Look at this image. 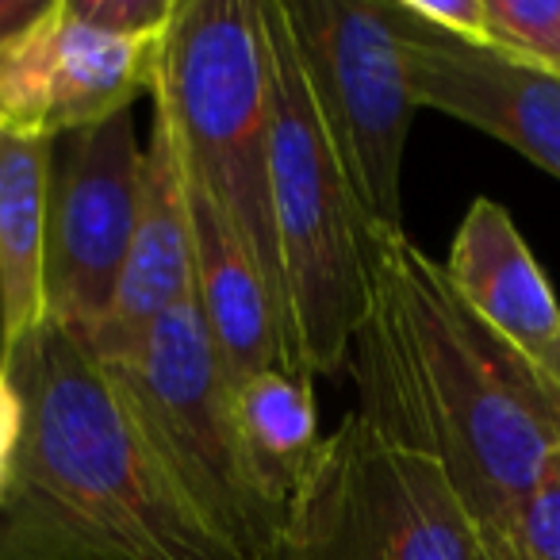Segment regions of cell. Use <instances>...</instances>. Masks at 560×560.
Masks as SVG:
<instances>
[{"mask_svg": "<svg viewBox=\"0 0 560 560\" xmlns=\"http://www.w3.org/2000/svg\"><path fill=\"white\" fill-rule=\"evenodd\" d=\"M358 415L430 457L488 549L560 460V388L480 319L404 226L369 231Z\"/></svg>", "mask_w": 560, "mask_h": 560, "instance_id": "obj_1", "label": "cell"}, {"mask_svg": "<svg viewBox=\"0 0 560 560\" xmlns=\"http://www.w3.org/2000/svg\"><path fill=\"white\" fill-rule=\"evenodd\" d=\"M0 369L24 404L0 560H246L180 499L81 330L47 319Z\"/></svg>", "mask_w": 560, "mask_h": 560, "instance_id": "obj_2", "label": "cell"}, {"mask_svg": "<svg viewBox=\"0 0 560 560\" xmlns=\"http://www.w3.org/2000/svg\"><path fill=\"white\" fill-rule=\"evenodd\" d=\"M269 47V200L289 369L304 381L350 361L369 312V223L323 131L280 0H261Z\"/></svg>", "mask_w": 560, "mask_h": 560, "instance_id": "obj_3", "label": "cell"}, {"mask_svg": "<svg viewBox=\"0 0 560 560\" xmlns=\"http://www.w3.org/2000/svg\"><path fill=\"white\" fill-rule=\"evenodd\" d=\"M150 96L185 173L223 211L284 319L269 200V47L261 0H180Z\"/></svg>", "mask_w": 560, "mask_h": 560, "instance_id": "obj_4", "label": "cell"}, {"mask_svg": "<svg viewBox=\"0 0 560 560\" xmlns=\"http://www.w3.org/2000/svg\"><path fill=\"white\" fill-rule=\"evenodd\" d=\"M147 450L188 506L246 560H261L289 506L265 488L211 353L196 300L173 307L119 358L104 361Z\"/></svg>", "mask_w": 560, "mask_h": 560, "instance_id": "obj_5", "label": "cell"}, {"mask_svg": "<svg viewBox=\"0 0 560 560\" xmlns=\"http://www.w3.org/2000/svg\"><path fill=\"white\" fill-rule=\"evenodd\" d=\"M261 560H483L445 472L358 411L327 434Z\"/></svg>", "mask_w": 560, "mask_h": 560, "instance_id": "obj_6", "label": "cell"}, {"mask_svg": "<svg viewBox=\"0 0 560 560\" xmlns=\"http://www.w3.org/2000/svg\"><path fill=\"white\" fill-rule=\"evenodd\" d=\"M323 131L369 231L404 226V150L415 96L396 0H280Z\"/></svg>", "mask_w": 560, "mask_h": 560, "instance_id": "obj_7", "label": "cell"}, {"mask_svg": "<svg viewBox=\"0 0 560 560\" xmlns=\"http://www.w3.org/2000/svg\"><path fill=\"white\" fill-rule=\"evenodd\" d=\"M142 147L131 108L70 135L62 170L50 180L47 319L93 335L116 304L135 219Z\"/></svg>", "mask_w": 560, "mask_h": 560, "instance_id": "obj_8", "label": "cell"}, {"mask_svg": "<svg viewBox=\"0 0 560 560\" xmlns=\"http://www.w3.org/2000/svg\"><path fill=\"white\" fill-rule=\"evenodd\" d=\"M165 35L124 39L73 16L66 0L0 55V127L20 135L85 131L150 93Z\"/></svg>", "mask_w": 560, "mask_h": 560, "instance_id": "obj_9", "label": "cell"}, {"mask_svg": "<svg viewBox=\"0 0 560 560\" xmlns=\"http://www.w3.org/2000/svg\"><path fill=\"white\" fill-rule=\"evenodd\" d=\"M407 78L415 108H434L491 135L560 180V78L491 43L434 35L404 16Z\"/></svg>", "mask_w": 560, "mask_h": 560, "instance_id": "obj_10", "label": "cell"}, {"mask_svg": "<svg viewBox=\"0 0 560 560\" xmlns=\"http://www.w3.org/2000/svg\"><path fill=\"white\" fill-rule=\"evenodd\" d=\"M188 300H196V254L185 165L177 158L170 127L154 116L150 142L142 147L139 219H135L116 304H112L108 319L89 335V346L101 361L119 358L158 319H165L173 307L188 304Z\"/></svg>", "mask_w": 560, "mask_h": 560, "instance_id": "obj_11", "label": "cell"}, {"mask_svg": "<svg viewBox=\"0 0 560 560\" xmlns=\"http://www.w3.org/2000/svg\"><path fill=\"white\" fill-rule=\"evenodd\" d=\"M180 158V154H177ZM188 219L196 254V312L226 384H242L269 369H289V338L261 269L211 196L185 173ZM292 373V369H289Z\"/></svg>", "mask_w": 560, "mask_h": 560, "instance_id": "obj_12", "label": "cell"}, {"mask_svg": "<svg viewBox=\"0 0 560 560\" xmlns=\"http://www.w3.org/2000/svg\"><path fill=\"white\" fill-rule=\"evenodd\" d=\"M445 277L488 327L541 365L560 338V304L545 269L499 200L476 196L453 234Z\"/></svg>", "mask_w": 560, "mask_h": 560, "instance_id": "obj_13", "label": "cell"}, {"mask_svg": "<svg viewBox=\"0 0 560 560\" xmlns=\"http://www.w3.org/2000/svg\"><path fill=\"white\" fill-rule=\"evenodd\" d=\"M55 142L0 127V361L47 323Z\"/></svg>", "mask_w": 560, "mask_h": 560, "instance_id": "obj_14", "label": "cell"}, {"mask_svg": "<svg viewBox=\"0 0 560 560\" xmlns=\"http://www.w3.org/2000/svg\"><path fill=\"white\" fill-rule=\"evenodd\" d=\"M231 404L238 434L265 488L289 506L296 483L327 442V434H319V404L312 381L289 369H269L234 384Z\"/></svg>", "mask_w": 560, "mask_h": 560, "instance_id": "obj_15", "label": "cell"}, {"mask_svg": "<svg viewBox=\"0 0 560 560\" xmlns=\"http://www.w3.org/2000/svg\"><path fill=\"white\" fill-rule=\"evenodd\" d=\"M488 43L560 78V0H488Z\"/></svg>", "mask_w": 560, "mask_h": 560, "instance_id": "obj_16", "label": "cell"}, {"mask_svg": "<svg viewBox=\"0 0 560 560\" xmlns=\"http://www.w3.org/2000/svg\"><path fill=\"white\" fill-rule=\"evenodd\" d=\"M483 560H560V460L483 549Z\"/></svg>", "mask_w": 560, "mask_h": 560, "instance_id": "obj_17", "label": "cell"}, {"mask_svg": "<svg viewBox=\"0 0 560 560\" xmlns=\"http://www.w3.org/2000/svg\"><path fill=\"white\" fill-rule=\"evenodd\" d=\"M66 4L78 20L124 39L165 35L180 9V0H66Z\"/></svg>", "mask_w": 560, "mask_h": 560, "instance_id": "obj_18", "label": "cell"}, {"mask_svg": "<svg viewBox=\"0 0 560 560\" xmlns=\"http://www.w3.org/2000/svg\"><path fill=\"white\" fill-rule=\"evenodd\" d=\"M407 20L460 43H488V0H396Z\"/></svg>", "mask_w": 560, "mask_h": 560, "instance_id": "obj_19", "label": "cell"}, {"mask_svg": "<svg viewBox=\"0 0 560 560\" xmlns=\"http://www.w3.org/2000/svg\"><path fill=\"white\" fill-rule=\"evenodd\" d=\"M20 434H24V404H20L16 384L0 369V495L9 488L12 460H16V450H20Z\"/></svg>", "mask_w": 560, "mask_h": 560, "instance_id": "obj_20", "label": "cell"}, {"mask_svg": "<svg viewBox=\"0 0 560 560\" xmlns=\"http://www.w3.org/2000/svg\"><path fill=\"white\" fill-rule=\"evenodd\" d=\"M50 9V0H0V55Z\"/></svg>", "mask_w": 560, "mask_h": 560, "instance_id": "obj_21", "label": "cell"}, {"mask_svg": "<svg viewBox=\"0 0 560 560\" xmlns=\"http://www.w3.org/2000/svg\"><path fill=\"white\" fill-rule=\"evenodd\" d=\"M541 369H545V376L560 388V338H557V346L541 358Z\"/></svg>", "mask_w": 560, "mask_h": 560, "instance_id": "obj_22", "label": "cell"}]
</instances>
